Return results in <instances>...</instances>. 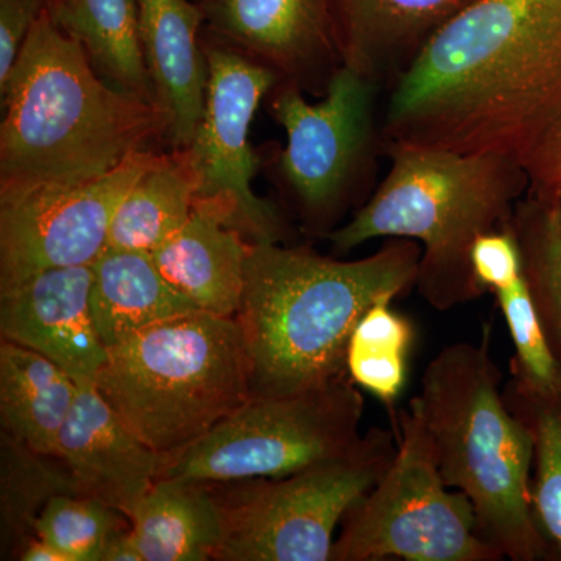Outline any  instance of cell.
Instances as JSON below:
<instances>
[{
	"mask_svg": "<svg viewBox=\"0 0 561 561\" xmlns=\"http://www.w3.org/2000/svg\"><path fill=\"white\" fill-rule=\"evenodd\" d=\"M383 147L523 164L561 119V0H476L389 87Z\"/></svg>",
	"mask_w": 561,
	"mask_h": 561,
	"instance_id": "cell-1",
	"label": "cell"
},
{
	"mask_svg": "<svg viewBox=\"0 0 561 561\" xmlns=\"http://www.w3.org/2000/svg\"><path fill=\"white\" fill-rule=\"evenodd\" d=\"M421 245L387 239L371 256L337 261L309 247L250 243L236 313L251 397H284L348 376V346L365 312L415 287Z\"/></svg>",
	"mask_w": 561,
	"mask_h": 561,
	"instance_id": "cell-2",
	"label": "cell"
},
{
	"mask_svg": "<svg viewBox=\"0 0 561 561\" xmlns=\"http://www.w3.org/2000/svg\"><path fill=\"white\" fill-rule=\"evenodd\" d=\"M95 70L47 7L0 90V187L95 179L165 138L164 110Z\"/></svg>",
	"mask_w": 561,
	"mask_h": 561,
	"instance_id": "cell-3",
	"label": "cell"
},
{
	"mask_svg": "<svg viewBox=\"0 0 561 561\" xmlns=\"http://www.w3.org/2000/svg\"><path fill=\"white\" fill-rule=\"evenodd\" d=\"M383 153L390 158L386 179L327 238L343 253L375 239H411L421 245L415 287L431 308L449 311L478 300L486 291L472 271V247L505 227L527 194L522 162L409 144L386 146Z\"/></svg>",
	"mask_w": 561,
	"mask_h": 561,
	"instance_id": "cell-4",
	"label": "cell"
},
{
	"mask_svg": "<svg viewBox=\"0 0 561 561\" xmlns=\"http://www.w3.org/2000/svg\"><path fill=\"white\" fill-rule=\"evenodd\" d=\"M486 324L479 342L443 348L424 370L419 402L449 489L474 507L479 531L512 561L559 556L535 512V446L502 393Z\"/></svg>",
	"mask_w": 561,
	"mask_h": 561,
	"instance_id": "cell-5",
	"label": "cell"
},
{
	"mask_svg": "<svg viewBox=\"0 0 561 561\" xmlns=\"http://www.w3.org/2000/svg\"><path fill=\"white\" fill-rule=\"evenodd\" d=\"M128 430L162 457L201 440L251 397L238 321L194 312L108 348L92 379Z\"/></svg>",
	"mask_w": 561,
	"mask_h": 561,
	"instance_id": "cell-6",
	"label": "cell"
},
{
	"mask_svg": "<svg viewBox=\"0 0 561 561\" xmlns=\"http://www.w3.org/2000/svg\"><path fill=\"white\" fill-rule=\"evenodd\" d=\"M397 448L394 432L371 427L343 456L284 478L208 483L224 529L214 560L330 561L335 529Z\"/></svg>",
	"mask_w": 561,
	"mask_h": 561,
	"instance_id": "cell-7",
	"label": "cell"
},
{
	"mask_svg": "<svg viewBox=\"0 0 561 561\" xmlns=\"http://www.w3.org/2000/svg\"><path fill=\"white\" fill-rule=\"evenodd\" d=\"M390 467L346 513L331 561H501L471 501L449 491L419 402L398 413Z\"/></svg>",
	"mask_w": 561,
	"mask_h": 561,
	"instance_id": "cell-8",
	"label": "cell"
},
{
	"mask_svg": "<svg viewBox=\"0 0 561 561\" xmlns=\"http://www.w3.org/2000/svg\"><path fill=\"white\" fill-rule=\"evenodd\" d=\"M365 400L351 376L284 397H250L201 440L162 457L158 479L284 478L360 440Z\"/></svg>",
	"mask_w": 561,
	"mask_h": 561,
	"instance_id": "cell-9",
	"label": "cell"
},
{
	"mask_svg": "<svg viewBox=\"0 0 561 561\" xmlns=\"http://www.w3.org/2000/svg\"><path fill=\"white\" fill-rule=\"evenodd\" d=\"M382 88L342 65L319 102L291 83L273 95V117L287 135L279 175L313 230L334 225L371 179L376 153H383L376 116Z\"/></svg>",
	"mask_w": 561,
	"mask_h": 561,
	"instance_id": "cell-10",
	"label": "cell"
},
{
	"mask_svg": "<svg viewBox=\"0 0 561 561\" xmlns=\"http://www.w3.org/2000/svg\"><path fill=\"white\" fill-rule=\"evenodd\" d=\"M160 157L142 150L95 179L0 187V290L47 268L94 264L122 198Z\"/></svg>",
	"mask_w": 561,
	"mask_h": 561,
	"instance_id": "cell-11",
	"label": "cell"
},
{
	"mask_svg": "<svg viewBox=\"0 0 561 561\" xmlns=\"http://www.w3.org/2000/svg\"><path fill=\"white\" fill-rule=\"evenodd\" d=\"M203 49L208 62L205 110L186 147L201 176L197 198L219 206L247 241L278 243L286 238V221L251 187L257 158L250 144L251 122L265 95L278 87V73L221 43Z\"/></svg>",
	"mask_w": 561,
	"mask_h": 561,
	"instance_id": "cell-12",
	"label": "cell"
},
{
	"mask_svg": "<svg viewBox=\"0 0 561 561\" xmlns=\"http://www.w3.org/2000/svg\"><path fill=\"white\" fill-rule=\"evenodd\" d=\"M219 43L302 91L327 90L343 65L331 0H198Z\"/></svg>",
	"mask_w": 561,
	"mask_h": 561,
	"instance_id": "cell-13",
	"label": "cell"
},
{
	"mask_svg": "<svg viewBox=\"0 0 561 561\" xmlns=\"http://www.w3.org/2000/svg\"><path fill=\"white\" fill-rule=\"evenodd\" d=\"M92 265L47 268L0 290L2 341L49 357L77 381H92L108 348L91 309Z\"/></svg>",
	"mask_w": 561,
	"mask_h": 561,
	"instance_id": "cell-14",
	"label": "cell"
},
{
	"mask_svg": "<svg viewBox=\"0 0 561 561\" xmlns=\"http://www.w3.org/2000/svg\"><path fill=\"white\" fill-rule=\"evenodd\" d=\"M55 456L68 468L81 496L108 505L130 522L158 481L162 461L161 454L136 437L87 379L79 381Z\"/></svg>",
	"mask_w": 561,
	"mask_h": 561,
	"instance_id": "cell-15",
	"label": "cell"
},
{
	"mask_svg": "<svg viewBox=\"0 0 561 561\" xmlns=\"http://www.w3.org/2000/svg\"><path fill=\"white\" fill-rule=\"evenodd\" d=\"M139 31L158 105L168 114L165 139L191 146L205 110L208 62L201 46L205 14L194 0H136Z\"/></svg>",
	"mask_w": 561,
	"mask_h": 561,
	"instance_id": "cell-16",
	"label": "cell"
},
{
	"mask_svg": "<svg viewBox=\"0 0 561 561\" xmlns=\"http://www.w3.org/2000/svg\"><path fill=\"white\" fill-rule=\"evenodd\" d=\"M476 0H331L343 65L389 88L446 22Z\"/></svg>",
	"mask_w": 561,
	"mask_h": 561,
	"instance_id": "cell-17",
	"label": "cell"
},
{
	"mask_svg": "<svg viewBox=\"0 0 561 561\" xmlns=\"http://www.w3.org/2000/svg\"><path fill=\"white\" fill-rule=\"evenodd\" d=\"M250 243L228 225L219 206L195 198L186 224L151 256L173 289L198 311L234 319Z\"/></svg>",
	"mask_w": 561,
	"mask_h": 561,
	"instance_id": "cell-18",
	"label": "cell"
},
{
	"mask_svg": "<svg viewBox=\"0 0 561 561\" xmlns=\"http://www.w3.org/2000/svg\"><path fill=\"white\" fill-rule=\"evenodd\" d=\"M92 273V319L106 348L154 324L202 312L173 289L149 251L106 247Z\"/></svg>",
	"mask_w": 561,
	"mask_h": 561,
	"instance_id": "cell-19",
	"label": "cell"
},
{
	"mask_svg": "<svg viewBox=\"0 0 561 561\" xmlns=\"http://www.w3.org/2000/svg\"><path fill=\"white\" fill-rule=\"evenodd\" d=\"M79 381L49 357L18 343H0V424L33 451L55 454Z\"/></svg>",
	"mask_w": 561,
	"mask_h": 561,
	"instance_id": "cell-20",
	"label": "cell"
},
{
	"mask_svg": "<svg viewBox=\"0 0 561 561\" xmlns=\"http://www.w3.org/2000/svg\"><path fill=\"white\" fill-rule=\"evenodd\" d=\"M142 561H208L221 541V518L208 483L158 479L131 518Z\"/></svg>",
	"mask_w": 561,
	"mask_h": 561,
	"instance_id": "cell-21",
	"label": "cell"
},
{
	"mask_svg": "<svg viewBox=\"0 0 561 561\" xmlns=\"http://www.w3.org/2000/svg\"><path fill=\"white\" fill-rule=\"evenodd\" d=\"M49 10L62 31L84 47L98 72L158 105L136 0H50Z\"/></svg>",
	"mask_w": 561,
	"mask_h": 561,
	"instance_id": "cell-22",
	"label": "cell"
},
{
	"mask_svg": "<svg viewBox=\"0 0 561 561\" xmlns=\"http://www.w3.org/2000/svg\"><path fill=\"white\" fill-rule=\"evenodd\" d=\"M201 176L190 150L161 153L122 198L110 228V249L154 251L190 219Z\"/></svg>",
	"mask_w": 561,
	"mask_h": 561,
	"instance_id": "cell-23",
	"label": "cell"
},
{
	"mask_svg": "<svg viewBox=\"0 0 561 561\" xmlns=\"http://www.w3.org/2000/svg\"><path fill=\"white\" fill-rule=\"evenodd\" d=\"M77 493L60 457L33 451L0 432V546L2 560H18L38 540L36 524L50 497Z\"/></svg>",
	"mask_w": 561,
	"mask_h": 561,
	"instance_id": "cell-24",
	"label": "cell"
},
{
	"mask_svg": "<svg viewBox=\"0 0 561 561\" xmlns=\"http://www.w3.org/2000/svg\"><path fill=\"white\" fill-rule=\"evenodd\" d=\"M502 393L534 438L535 512L561 559V382L552 389H535L511 375Z\"/></svg>",
	"mask_w": 561,
	"mask_h": 561,
	"instance_id": "cell-25",
	"label": "cell"
},
{
	"mask_svg": "<svg viewBox=\"0 0 561 561\" xmlns=\"http://www.w3.org/2000/svg\"><path fill=\"white\" fill-rule=\"evenodd\" d=\"M511 228L522 250L524 276L542 331L561 365V224L557 203L524 195Z\"/></svg>",
	"mask_w": 561,
	"mask_h": 561,
	"instance_id": "cell-26",
	"label": "cell"
},
{
	"mask_svg": "<svg viewBox=\"0 0 561 561\" xmlns=\"http://www.w3.org/2000/svg\"><path fill=\"white\" fill-rule=\"evenodd\" d=\"M391 302L393 298H381L362 317L351 335L346 365L351 379L393 412L408 379L415 330Z\"/></svg>",
	"mask_w": 561,
	"mask_h": 561,
	"instance_id": "cell-27",
	"label": "cell"
},
{
	"mask_svg": "<svg viewBox=\"0 0 561 561\" xmlns=\"http://www.w3.org/2000/svg\"><path fill=\"white\" fill-rule=\"evenodd\" d=\"M131 526L130 518L102 502L77 493L50 497L41 512L36 534L68 561H102L116 531Z\"/></svg>",
	"mask_w": 561,
	"mask_h": 561,
	"instance_id": "cell-28",
	"label": "cell"
},
{
	"mask_svg": "<svg viewBox=\"0 0 561 561\" xmlns=\"http://www.w3.org/2000/svg\"><path fill=\"white\" fill-rule=\"evenodd\" d=\"M508 331L515 356L511 362V375L535 389H552L561 382V365L553 356L526 276L516 279L504 289L494 291Z\"/></svg>",
	"mask_w": 561,
	"mask_h": 561,
	"instance_id": "cell-29",
	"label": "cell"
},
{
	"mask_svg": "<svg viewBox=\"0 0 561 561\" xmlns=\"http://www.w3.org/2000/svg\"><path fill=\"white\" fill-rule=\"evenodd\" d=\"M472 271L485 291L511 286L524 275L522 250L513 234L511 221L500 230L486 232L471 251Z\"/></svg>",
	"mask_w": 561,
	"mask_h": 561,
	"instance_id": "cell-30",
	"label": "cell"
},
{
	"mask_svg": "<svg viewBox=\"0 0 561 561\" xmlns=\"http://www.w3.org/2000/svg\"><path fill=\"white\" fill-rule=\"evenodd\" d=\"M50 0H0V90L20 57L25 39Z\"/></svg>",
	"mask_w": 561,
	"mask_h": 561,
	"instance_id": "cell-31",
	"label": "cell"
},
{
	"mask_svg": "<svg viewBox=\"0 0 561 561\" xmlns=\"http://www.w3.org/2000/svg\"><path fill=\"white\" fill-rule=\"evenodd\" d=\"M527 194L546 203H559L561 195V119L524 162Z\"/></svg>",
	"mask_w": 561,
	"mask_h": 561,
	"instance_id": "cell-32",
	"label": "cell"
},
{
	"mask_svg": "<svg viewBox=\"0 0 561 561\" xmlns=\"http://www.w3.org/2000/svg\"><path fill=\"white\" fill-rule=\"evenodd\" d=\"M102 561H142L131 526L125 527L110 538Z\"/></svg>",
	"mask_w": 561,
	"mask_h": 561,
	"instance_id": "cell-33",
	"label": "cell"
},
{
	"mask_svg": "<svg viewBox=\"0 0 561 561\" xmlns=\"http://www.w3.org/2000/svg\"><path fill=\"white\" fill-rule=\"evenodd\" d=\"M557 206H559L560 224H561V195H560V198H559V203H557Z\"/></svg>",
	"mask_w": 561,
	"mask_h": 561,
	"instance_id": "cell-34",
	"label": "cell"
}]
</instances>
